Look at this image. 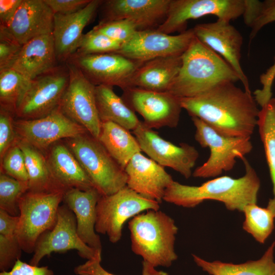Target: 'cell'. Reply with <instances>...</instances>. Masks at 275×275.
<instances>
[{"label": "cell", "instance_id": "41", "mask_svg": "<svg viewBox=\"0 0 275 275\" xmlns=\"http://www.w3.org/2000/svg\"><path fill=\"white\" fill-rule=\"evenodd\" d=\"M101 257L88 260L75 267L77 275H115L104 269L101 265ZM149 263L143 262L142 275H168L162 271H158Z\"/></svg>", "mask_w": 275, "mask_h": 275}, {"label": "cell", "instance_id": "29", "mask_svg": "<svg viewBox=\"0 0 275 275\" xmlns=\"http://www.w3.org/2000/svg\"><path fill=\"white\" fill-rule=\"evenodd\" d=\"M130 130L111 122H102L98 140L111 156L125 169L134 155L141 152Z\"/></svg>", "mask_w": 275, "mask_h": 275}, {"label": "cell", "instance_id": "12", "mask_svg": "<svg viewBox=\"0 0 275 275\" xmlns=\"http://www.w3.org/2000/svg\"><path fill=\"white\" fill-rule=\"evenodd\" d=\"M71 250H76L80 257L87 260L101 257V252L95 251L80 238L75 216L64 204L59 207L53 228L44 232L37 240L30 264L38 266L44 257Z\"/></svg>", "mask_w": 275, "mask_h": 275}, {"label": "cell", "instance_id": "39", "mask_svg": "<svg viewBox=\"0 0 275 275\" xmlns=\"http://www.w3.org/2000/svg\"><path fill=\"white\" fill-rule=\"evenodd\" d=\"M22 251L16 235L0 234V270L9 271L20 259Z\"/></svg>", "mask_w": 275, "mask_h": 275}, {"label": "cell", "instance_id": "30", "mask_svg": "<svg viewBox=\"0 0 275 275\" xmlns=\"http://www.w3.org/2000/svg\"><path fill=\"white\" fill-rule=\"evenodd\" d=\"M16 142L24 155L29 178V191L34 193L65 192L56 183L47 158L40 151L17 139Z\"/></svg>", "mask_w": 275, "mask_h": 275}, {"label": "cell", "instance_id": "25", "mask_svg": "<svg viewBox=\"0 0 275 275\" xmlns=\"http://www.w3.org/2000/svg\"><path fill=\"white\" fill-rule=\"evenodd\" d=\"M181 56L160 57L143 63L131 76L127 88L168 92L180 69Z\"/></svg>", "mask_w": 275, "mask_h": 275}, {"label": "cell", "instance_id": "5", "mask_svg": "<svg viewBox=\"0 0 275 275\" xmlns=\"http://www.w3.org/2000/svg\"><path fill=\"white\" fill-rule=\"evenodd\" d=\"M67 145L101 196L112 195L126 186L125 169L90 133L67 139Z\"/></svg>", "mask_w": 275, "mask_h": 275}, {"label": "cell", "instance_id": "15", "mask_svg": "<svg viewBox=\"0 0 275 275\" xmlns=\"http://www.w3.org/2000/svg\"><path fill=\"white\" fill-rule=\"evenodd\" d=\"M195 37L193 29L176 35L156 29L138 31L115 53L141 63L160 57L178 56L184 53Z\"/></svg>", "mask_w": 275, "mask_h": 275}, {"label": "cell", "instance_id": "4", "mask_svg": "<svg viewBox=\"0 0 275 275\" xmlns=\"http://www.w3.org/2000/svg\"><path fill=\"white\" fill-rule=\"evenodd\" d=\"M132 252L154 267H169L177 259L175 250L178 228L159 210H148L128 222Z\"/></svg>", "mask_w": 275, "mask_h": 275}, {"label": "cell", "instance_id": "42", "mask_svg": "<svg viewBox=\"0 0 275 275\" xmlns=\"http://www.w3.org/2000/svg\"><path fill=\"white\" fill-rule=\"evenodd\" d=\"M22 46L0 28V71L11 68Z\"/></svg>", "mask_w": 275, "mask_h": 275}, {"label": "cell", "instance_id": "40", "mask_svg": "<svg viewBox=\"0 0 275 275\" xmlns=\"http://www.w3.org/2000/svg\"><path fill=\"white\" fill-rule=\"evenodd\" d=\"M0 112V157L2 160L8 150L15 144L17 136L11 116V112H14L1 106Z\"/></svg>", "mask_w": 275, "mask_h": 275}, {"label": "cell", "instance_id": "7", "mask_svg": "<svg viewBox=\"0 0 275 275\" xmlns=\"http://www.w3.org/2000/svg\"><path fill=\"white\" fill-rule=\"evenodd\" d=\"M64 193L28 191L20 198L17 237L22 251L33 253L39 237L53 228Z\"/></svg>", "mask_w": 275, "mask_h": 275}, {"label": "cell", "instance_id": "37", "mask_svg": "<svg viewBox=\"0 0 275 275\" xmlns=\"http://www.w3.org/2000/svg\"><path fill=\"white\" fill-rule=\"evenodd\" d=\"M1 161L2 173L17 180L28 182L24 155L16 142L8 150Z\"/></svg>", "mask_w": 275, "mask_h": 275}, {"label": "cell", "instance_id": "45", "mask_svg": "<svg viewBox=\"0 0 275 275\" xmlns=\"http://www.w3.org/2000/svg\"><path fill=\"white\" fill-rule=\"evenodd\" d=\"M0 275H53V272L48 266L39 267L18 259L10 270L1 271Z\"/></svg>", "mask_w": 275, "mask_h": 275}, {"label": "cell", "instance_id": "17", "mask_svg": "<svg viewBox=\"0 0 275 275\" xmlns=\"http://www.w3.org/2000/svg\"><path fill=\"white\" fill-rule=\"evenodd\" d=\"M67 62L77 67L95 86H118L123 90L128 88L131 76L143 63L114 52L73 55Z\"/></svg>", "mask_w": 275, "mask_h": 275}, {"label": "cell", "instance_id": "31", "mask_svg": "<svg viewBox=\"0 0 275 275\" xmlns=\"http://www.w3.org/2000/svg\"><path fill=\"white\" fill-rule=\"evenodd\" d=\"M257 127L272 184L273 197L269 200L266 207L275 217V98L260 109Z\"/></svg>", "mask_w": 275, "mask_h": 275}, {"label": "cell", "instance_id": "43", "mask_svg": "<svg viewBox=\"0 0 275 275\" xmlns=\"http://www.w3.org/2000/svg\"><path fill=\"white\" fill-rule=\"evenodd\" d=\"M275 79V56L274 63L266 71L260 76L262 88L255 90L254 98L261 107L264 106L272 97V87Z\"/></svg>", "mask_w": 275, "mask_h": 275}, {"label": "cell", "instance_id": "6", "mask_svg": "<svg viewBox=\"0 0 275 275\" xmlns=\"http://www.w3.org/2000/svg\"><path fill=\"white\" fill-rule=\"evenodd\" d=\"M196 128L195 139L203 148H208L210 155L193 172L196 178H215L232 170L236 159H241L253 150L250 137L226 135L197 117H191Z\"/></svg>", "mask_w": 275, "mask_h": 275}, {"label": "cell", "instance_id": "44", "mask_svg": "<svg viewBox=\"0 0 275 275\" xmlns=\"http://www.w3.org/2000/svg\"><path fill=\"white\" fill-rule=\"evenodd\" d=\"M54 14H69L86 6L91 0H44Z\"/></svg>", "mask_w": 275, "mask_h": 275}, {"label": "cell", "instance_id": "19", "mask_svg": "<svg viewBox=\"0 0 275 275\" xmlns=\"http://www.w3.org/2000/svg\"><path fill=\"white\" fill-rule=\"evenodd\" d=\"M171 0L103 1L100 22L126 19L133 21L138 31L153 29L166 18Z\"/></svg>", "mask_w": 275, "mask_h": 275}, {"label": "cell", "instance_id": "27", "mask_svg": "<svg viewBox=\"0 0 275 275\" xmlns=\"http://www.w3.org/2000/svg\"><path fill=\"white\" fill-rule=\"evenodd\" d=\"M274 248L275 241L259 259L240 264L210 262L194 254L193 257L197 265L210 275H275Z\"/></svg>", "mask_w": 275, "mask_h": 275}, {"label": "cell", "instance_id": "13", "mask_svg": "<svg viewBox=\"0 0 275 275\" xmlns=\"http://www.w3.org/2000/svg\"><path fill=\"white\" fill-rule=\"evenodd\" d=\"M17 139L40 151L63 139H72L88 131L59 108L39 118L14 121Z\"/></svg>", "mask_w": 275, "mask_h": 275}, {"label": "cell", "instance_id": "14", "mask_svg": "<svg viewBox=\"0 0 275 275\" xmlns=\"http://www.w3.org/2000/svg\"><path fill=\"white\" fill-rule=\"evenodd\" d=\"M132 133L141 151L158 164L173 169L186 179L193 175V169L199 156L195 147L185 143L175 145L163 139L142 121Z\"/></svg>", "mask_w": 275, "mask_h": 275}, {"label": "cell", "instance_id": "16", "mask_svg": "<svg viewBox=\"0 0 275 275\" xmlns=\"http://www.w3.org/2000/svg\"><path fill=\"white\" fill-rule=\"evenodd\" d=\"M123 91V100L142 116L144 123L149 128L178 126L182 109L180 98L169 92H155L136 87Z\"/></svg>", "mask_w": 275, "mask_h": 275}, {"label": "cell", "instance_id": "9", "mask_svg": "<svg viewBox=\"0 0 275 275\" xmlns=\"http://www.w3.org/2000/svg\"><path fill=\"white\" fill-rule=\"evenodd\" d=\"M65 64L68 69L69 81L59 108L98 140L101 121L96 106L95 86L75 65L69 62Z\"/></svg>", "mask_w": 275, "mask_h": 275}, {"label": "cell", "instance_id": "26", "mask_svg": "<svg viewBox=\"0 0 275 275\" xmlns=\"http://www.w3.org/2000/svg\"><path fill=\"white\" fill-rule=\"evenodd\" d=\"M57 184L64 191L71 188L88 190L94 188L88 175L67 146L54 144L47 158Z\"/></svg>", "mask_w": 275, "mask_h": 275}, {"label": "cell", "instance_id": "21", "mask_svg": "<svg viewBox=\"0 0 275 275\" xmlns=\"http://www.w3.org/2000/svg\"><path fill=\"white\" fill-rule=\"evenodd\" d=\"M54 13L44 0H22L5 30L21 45L38 37L52 34Z\"/></svg>", "mask_w": 275, "mask_h": 275}, {"label": "cell", "instance_id": "8", "mask_svg": "<svg viewBox=\"0 0 275 275\" xmlns=\"http://www.w3.org/2000/svg\"><path fill=\"white\" fill-rule=\"evenodd\" d=\"M159 203L145 197L127 186L109 196H101L96 206L95 231L106 235L112 243L122 236L126 222L148 210H159Z\"/></svg>", "mask_w": 275, "mask_h": 275}, {"label": "cell", "instance_id": "35", "mask_svg": "<svg viewBox=\"0 0 275 275\" xmlns=\"http://www.w3.org/2000/svg\"><path fill=\"white\" fill-rule=\"evenodd\" d=\"M244 21L251 28V41L263 26L275 21V0L250 1L245 11Z\"/></svg>", "mask_w": 275, "mask_h": 275}, {"label": "cell", "instance_id": "24", "mask_svg": "<svg viewBox=\"0 0 275 275\" xmlns=\"http://www.w3.org/2000/svg\"><path fill=\"white\" fill-rule=\"evenodd\" d=\"M52 34L35 38L22 46L12 68L30 80L57 66Z\"/></svg>", "mask_w": 275, "mask_h": 275}, {"label": "cell", "instance_id": "36", "mask_svg": "<svg viewBox=\"0 0 275 275\" xmlns=\"http://www.w3.org/2000/svg\"><path fill=\"white\" fill-rule=\"evenodd\" d=\"M122 45L93 28L83 35L77 49L73 55L115 53L120 49Z\"/></svg>", "mask_w": 275, "mask_h": 275}, {"label": "cell", "instance_id": "38", "mask_svg": "<svg viewBox=\"0 0 275 275\" xmlns=\"http://www.w3.org/2000/svg\"><path fill=\"white\" fill-rule=\"evenodd\" d=\"M93 28L122 44L128 41L138 31L133 21L126 19L99 22Z\"/></svg>", "mask_w": 275, "mask_h": 275}, {"label": "cell", "instance_id": "28", "mask_svg": "<svg viewBox=\"0 0 275 275\" xmlns=\"http://www.w3.org/2000/svg\"><path fill=\"white\" fill-rule=\"evenodd\" d=\"M95 99L101 122H111L132 131L138 126L141 121L134 111L115 93L113 87L95 86Z\"/></svg>", "mask_w": 275, "mask_h": 275}, {"label": "cell", "instance_id": "11", "mask_svg": "<svg viewBox=\"0 0 275 275\" xmlns=\"http://www.w3.org/2000/svg\"><path fill=\"white\" fill-rule=\"evenodd\" d=\"M244 0H171L166 19L156 29L171 34L186 31L187 22L206 15L230 22L242 16Z\"/></svg>", "mask_w": 275, "mask_h": 275}, {"label": "cell", "instance_id": "3", "mask_svg": "<svg viewBox=\"0 0 275 275\" xmlns=\"http://www.w3.org/2000/svg\"><path fill=\"white\" fill-rule=\"evenodd\" d=\"M181 57L180 69L168 91L180 98L196 97L224 82L239 80L222 57L196 37Z\"/></svg>", "mask_w": 275, "mask_h": 275}, {"label": "cell", "instance_id": "33", "mask_svg": "<svg viewBox=\"0 0 275 275\" xmlns=\"http://www.w3.org/2000/svg\"><path fill=\"white\" fill-rule=\"evenodd\" d=\"M242 212L244 215L243 230L258 242L265 243L274 228L275 217L272 212L267 207H261L257 203L246 205Z\"/></svg>", "mask_w": 275, "mask_h": 275}, {"label": "cell", "instance_id": "23", "mask_svg": "<svg viewBox=\"0 0 275 275\" xmlns=\"http://www.w3.org/2000/svg\"><path fill=\"white\" fill-rule=\"evenodd\" d=\"M100 196L95 188L85 190L71 188L65 191L63 201L75 216L77 232L81 240L101 252L100 238L95 231L96 206Z\"/></svg>", "mask_w": 275, "mask_h": 275}, {"label": "cell", "instance_id": "18", "mask_svg": "<svg viewBox=\"0 0 275 275\" xmlns=\"http://www.w3.org/2000/svg\"><path fill=\"white\" fill-rule=\"evenodd\" d=\"M193 30L195 37L222 57L237 73L244 89L251 92L240 64L243 43L240 33L229 21L220 19L197 24Z\"/></svg>", "mask_w": 275, "mask_h": 275}, {"label": "cell", "instance_id": "47", "mask_svg": "<svg viewBox=\"0 0 275 275\" xmlns=\"http://www.w3.org/2000/svg\"><path fill=\"white\" fill-rule=\"evenodd\" d=\"M19 215L14 216L0 209V234L6 236L17 235Z\"/></svg>", "mask_w": 275, "mask_h": 275}, {"label": "cell", "instance_id": "20", "mask_svg": "<svg viewBox=\"0 0 275 275\" xmlns=\"http://www.w3.org/2000/svg\"><path fill=\"white\" fill-rule=\"evenodd\" d=\"M103 1L91 0L81 10L71 14H54L53 37L59 63H65L76 52L82 31L94 18Z\"/></svg>", "mask_w": 275, "mask_h": 275}, {"label": "cell", "instance_id": "34", "mask_svg": "<svg viewBox=\"0 0 275 275\" xmlns=\"http://www.w3.org/2000/svg\"><path fill=\"white\" fill-rule=\"evenodd\" d=\"M29 189L28 182L17 180L1 172L0 209L12 215L18 216L19 200Z\"/></svg>", "mask_w": 275, "mask_h": 275}, {"label": "cell", "instance_id": "1", "mask_svg": "<svg viewBox=\"0 0 275 275\" xmlns=\"http://www.w3.org/2000/svg\"><path fill=\"white\" fill-rule=\"evenodd\" d=\"M180 99L182 108L191 117L226 135L251 138L257 126L260 109L254 97L234 82H224L200 95Z\"/></svg>", "mask_w": 275, "mask_h": 275}, {"label": "cell", "instance_id": "10", "mask_svg": "<svg viewBox=\"0 0 275 275\" xmlns=\"http://www.w3.org/2000/svg\"><path fill=\"white\" fill-rule=\"evenodd\" d=\"M69 81L65 63L32 80L15 114L20 119L30 120L45 116L59 108Z\"/></svg>", "mask_w": 275, "mask_h": 275}, {"label": "cell", "instance_id": "2", "mask_svg": "<svg viewBox=\"0 0 275 275\" xmlns=\"http://www.w3.org/2000/svg\"><path fill=\"white\" fill-rule=\"evenodd\" d=\"M242 177L218 176L199 186L184 185L173 181L167 188L163 200L176 205L193 208L206 200L223 203L231 211L242 212L247 205L257 203L260 180L255 169L244 157Z\"/></svg>", "mask_w": 275, "mask_h": 275}, {"label": "cell", "instance_id": "32", "mask_svg": "<svg viewBox=\"0 0 275 275\" xmlns=\"http://www.w3.org/2000/svg\"><path fill=\"white\" fill-rule=\"evenodd\" d=\"M32 80L12 68L0 71L1 106L15 113Z\"/></svg>", "mask_w": 275, "mask_h": 275}, {"label": "cell", "instance_id": "46", "mask_svg": "<svg viewBox=\"0 0 275 275\" xmlns=\"http://www.w3.org/2000/svg\"><path fill=\"white\" fill-rule=\"evenodd\" d=\"M22 0H0L1 27H6L13 18Z\"/></svg>", "mask_w": 275, "mask_h": 275}, {"label": "cell", "instance_id": "22", "mask_svg": "<svg viewBox=\"0 0 275 275\" xmlns=\"http://www.w3.org/2000/svg\"><path fill=\"white\" fill-rule=\"evenodd\" d=\"M125 171L128 187L159 203L163 200L167 188L174 181L164 167L141 152L133 156Z\"/></svg>", "mask_w": 275, "mask_h": 275}]
</instances>
